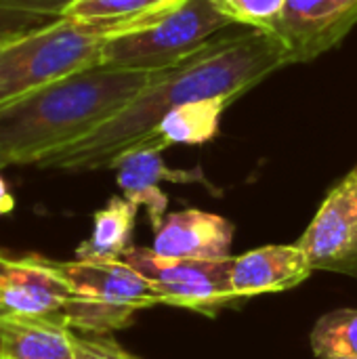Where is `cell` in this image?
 <instances>
[{"instance_id":"1","label":"cell","mask_w":357,"mask_h":359,"mask_svg":"<svg viewBox=\"0 0 357 359\" xmlns=\"http://www.w3.org/2000/svg\"><path fill=\"white\" fill-rule=\"evenodd\" d=\"M282 42L265 32L219 34L175 67L162 69L128 105L84 139L46 156L36 166L61 172L107 170L128 151L151 147L160 120L177 105L221 97L236 101L269 74L286 67Z\"/></svg>"},{"instance_id":"2","label":"cell","mask_w":357,"mask_h":359,"mask_svg":"<svg viewBox=\"0 0 357 359\" xmlns=\"http://www.w3.org/2000/svg\"><path fill=\"white\" fill-rule=\"evenodd\" d=\"M158 74L97 65L0 105V158L36 166L105 124Z\"/></svg>"},{"instance_id":"3","label":"cell","mask_w":357,"mask_h":359,"mask_svg":"<svg viewBox=\"0 0 357 359\" xmlns=\"http://www.w3.org/2000/svg\"><path fill=\"white\" fill-rule=\"evenodd\" d=\"M112 38L109 27L69 17L17 32L0 46V105L101 65Z\"/></svg>"},{"instance_id":"4","label":"cell","mask_w":357,"mask_h":359,"mask_svg":"<svg viewBox=\"0 0 357 359\" xmlns=\"http://www.w3.org/2000/svg\"><path fill=\"white\" fill-rule=\"evenodd\" d=\"M72 288L63 318L82 334H112L133 324L137 311L162 305L160 292L124 261H57Z\"/></svg>"},{"instance_id":"5","label":"cell","mask_w":357,"mask_h":359,"mask_svg":"<svg viewBox=\"0 0 357 359\" xmlns=\"http://www.w3.org/2000/svg\"><path fill=\"white\" fill-rule=\"evenodd\" d=\"M229 25L231 21L210 0H187L160 23L107 40L101 65L128 72H162L191 57Z\"/></svg>"},{"instance_id":"6","label":"cell","mask_w":357,"mask_h":359,"mask_svg":"<svg viewBox=\"0 0 357 359\" xmlns=\"http://www.w3.org/2000/svg\"><path fill=\"white\" fill-rule=\"evenodd\" d=\"M158 292L164 305L215 316L221 307L240 301L231 288V257L217 261L170 259L151 248L130 246L124 257Z\"/></svg>"},{"instance_id":"7","label":"cell","mask_w":357,"mask_h":359,"mask_svg":"<svg viewBox=\"0 0 357 359\" xmlns=\"http://www.w3.org/2000/svg\"><path fill=\"white\" fill-rule=\"evenodd\" d=\"M297 246L314 271H335L357 280V164L326 194Z\"/></svg>"},{"instance_id":"8","label":"cell","mask_w":357,"mask_h":359,"mask_svg":"<svg viewBox=\"0 0 357 359\" xmlns=\"http://www.w3.org/2000/svg\"><path fill=\"white\" fill-rule=\"evenodd\" d=\"M356 25L357 0H286L271 36L295 65L332 50Z\"/></svg>"},{"instance_id":"9","label":"cell","mask_w":357,"mask_h":359,"mask_svg":"<svg viewBox=\"0 0 357 359\" xmlns=\"http://www.w3.org/2000/svg\"><path fill=\"white\" fill-rule=\"evenodd\" d=\"M72 288L57 261L25 255L0 265V316H63Z\"/></svg>"},{"instance_id":"10","label":"cell","mask_w":357,"mask_h":359,"mask_svg":"<svg viewBox=\"0 0 357 359\" xmlns=\"http://www.w3.org/2000/svg\"><path fill=\"white\" fill-rule=\"evenodd\" d=\"M234 231V223L215 212L198 208L166 212L162 223L154 227L151 250L170 259H227Z\"/></svg>"},{"instance_id":"11","label":"cell","mask_w":357,"mask_h":359,"mask_svg":"<svg viewBox=\"0 0 357 359\" xmlns=\"http://www.w3.org/2000/svg\"><path fill=\"white\" fill-rule=\"evenodd\" d=\"M311 265L297 244H274L231 257V288L238 299L274 294L303 284Z\"/></svg>"},{"instance_id":"12","label":"cell","mask_w":357,"mask_h":359,"mask_svg":"<svg viewBox=\"0 0 357 359\" xmlns=\"http://www.w3.org/2000/svg\"><path fill=\"white\" fill-rule=\"evenodd\" d=\"M116 183L126 200L143 206L147 210L151 229L162 223L168 210V196L160 189L162 181L170 183H204V175L200 168L194 170H177L168 168L162 160V149L158 147H141L124 154L116 164Z\"/></svg>"},{"instance_id":"13","label":"cell","mask_w":357,"mask_h":359,"mask_svg":"<svg viewBox=\"0 0 357 359\" xmlns=\"http://www.w3.org/2000/svg\"><path fill=\"white\" fill-rule=\"evenodd\" d=\"M63 316H0V359H76Z\"/></svg>"},{"instance_id":"14","label":"cell","mask_w":357,"mask_h":359,"mask_svg":"<svg viewBox=\"0 0 357 359\" xmlns=\"http://www.w3.org/2000/svg\"><path fill=\"white\" fill-rule=\"evenodd\" d=\"M185 2L187 0H76L63 17L105 25L116 38L160 23Z\"/></svg>"},{"instance_id":"15","label":"cell","mask_w":357,"mask_h":359,"mask_svg":"<svg viewBox=\"0 0 357 359\" xmlns=\"http://www.w3.org/2000/svg\"><path fill=\"white\" fill-rule=\"evenodd\" d=\"M231 105V101L221 97L187 101L173 107L158 124L151 147L166 149L170 145H204L219 135L221 116Z\"/></svg>"},{"instance_id":"16","label":"cell","mask_w":357,"mask_h":359,"mask_svg":"<svg viewBox=\"0 0 357 359\" xmlns=\"http://www.w3.org/2000/svg\"><path fill=\"white\" fill-rule=\"evenodd\" d=\"M139 206L124 196H114L95 212L90 236L76 248V259L82 261H122L133 246V231Z\"/></svg>"},{"instance_id":"17","label":"cell","mask_w":357,"mask_h":359,"mask_svg":"<svg viewBox=\"0 0 357 359\" xmlns=\"http://www.w3.org/2000/svg\"><path fill=\"white\" fill-rule=\"evenodd\" d=\"M314 355L320 359L357 358V309L324 313L309 337Z\"/></svg>"},{"instance_id":"18","label":"cell","mask_w":357,"mask_h":359,"mask_svg":"<svg viewBox=\"0 0 357 359\" xmlns=\"http://www.w3.org/2000/svg\"><path fill=\"white\" fill-rule=\"evenodd\" d=\"M76 0H0V32H27L50 23Z\"/></svg>"},{"instance_id":"19","label":"cell","mask_w":357,"mask_h":359,"mask_svg":"<svg viewBox=\"0 0 357 359\" xmlns=\"http://www.w3.org/2000/svg\"><path fill=\"white\" fill-rule=\"evenodd\" d=\"M215 8L234 23L248 29L274 34L286 0H210Z\"/></svg>"},{"instance_id":"20","label":"cell","mask_w":357,"mask_h":359,"mask_svg":"<svg viewBox=\"0 0 357 359\" xmlns=\"http://www.w3.org/2000/svg\"><path fill=\"white\" fill-rule=\"evenodd\" d=\"M76 359H139L120 347L109 334H78L74 339Z\"/></svg>"},{"instance_id":"21","label":"cell","mask_w":357,"mask_h":359,"mask_svg":"<svg viewBox=\"0 0 357 359\" xmlns=\"http://www.w3.org/2000/svg\"><path fill=\"white\" fill-rule=\"evenodd\" d=\"M13 208H15V198H13V194H11V189H8L6 181L0 177V217H2V215H8Z\"/></svg>"},{"instance_id":"22","label":"cell","mask_w":357,"mask_h":359,"mask_svg":"<svg viewBox=\"0 0 357 359\" xmlns=\"http://www.w3.org/2000/svg\"><path fill=\"white\" fill-rule=\"evenodd\" d=\"M15 34H17V32H0V46H2L11 36H15Z\"/></svg>"},{"instance_id":"23","label":"cell","mask_w":357,"mask_h":359,"mask_svg":"<svg viewBox=\"0 0 357 359\" xmlns=\"http://www.w3.org/2000/svg\"><path fill=\"white\" fill-rule=\"evenodd\" d=\"M2 168H6V162H4V160L0 158V170H2Z\"/></svg>"},{"instance_id":"24","label":"cell","mask_w":357,"mask_h":359,"mask_svg":"<svg viewBox=\"0 0 357 359\" xmlns=\"http://www.w3.org/2000/svg\"><path fill=\"white\" fill-rule=\"evenodd\" d=\"M4 257H6V255H2V252H0V265H2V261H4Z\"/></svg>"},{"instance_id":"25","label":"cell","mask_w":357,"mask_h":359,"mask_svg":"<svg viewBox=\"0 0 357 359\" xmlns=\"http://www.w3.org/2000/svg\"><path fill=\"white\" fill-rule=\"evenodd\" d=\"M339 359H357V358H339Z\"/></svg>"}]
</instances>
